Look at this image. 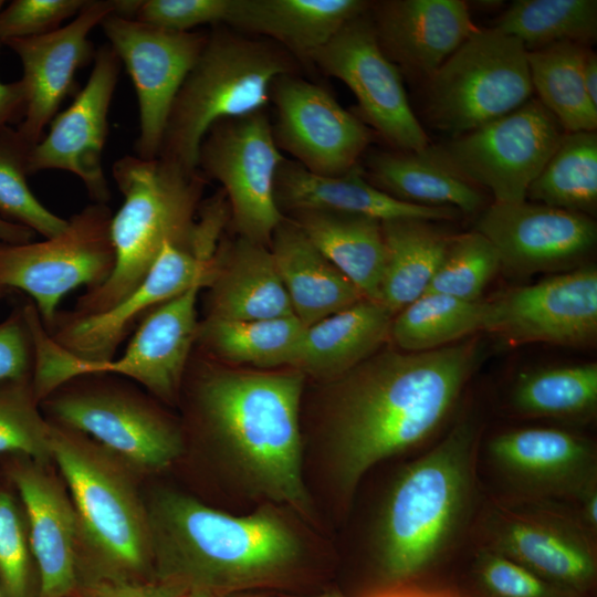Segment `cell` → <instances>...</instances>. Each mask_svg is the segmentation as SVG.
<instances>
[{
  "label": "cell",
  "mask_w": 597,
  "mask_h": 597,
  "mask_svg": "<svg viewBox=\"0 0 597 597\" xmlns=\"http://www.w3.org/2000/svg\"><path fill=\"white\" fill-rule=\"evenodd\" d=\"M480 353L474 341L419 353L386 349L337 378L328 430L334 481L344 500L354 498L373 470L420 452L448 430Z\"/></svg>",
  "instance_id": "obj_1"
},
{
  "label": "cell",
  "mask_w": 597,
  "mask_h": 597,
  "mask_svg": "<svg viewBox=\"0 0 597 597\" xmlns=\"http://www.w3.org/2000/svg\"><path fill=\"white\" fill-rule=\"evenodd\" d=\"M485 428L461 408L431 446L397 465L375 509L367 547L373 567L391 589L415 588L436 570L455 565L471 544L485 498L476 454Z\"/></svg>",
  "instance_id": "obj_2"
},
{
  "label": "cell",
  "mask_w": 597,
  "mask_h": 597,
  "mask_svg": "<svg viewBox=\"0 0 597 597\" xmlns=\"http://www.w3.org/2000/svg\"><path fill=\"white\" fill-rule=\"evenodd\" d=\"M156 580L217 597L270 583L294 566L301 543L272 510L234 516L163 491L146 506Z\"/></svg>",
  "instance_id": "obj_3"
},
{
  "label": "cell",
  "mask_w": 597,
  "mask_h": 597,
  "mask_svg": "<svg viewBox=\"0 0 597 597\" xmlns=\"http://www.w3.org/2000/svg\"><path fill=\"white\" fill-rule=\"evenodd\" d=\"M202 367L196 402L205 428L252 488L306 512L298 425L304 374Z\"/></svg>",
  "instance_id": "obj_4"
},
{
  "label": "cell",
  "mask_w": 597,
  "mask_h": 597,
  "mask_svg": "<svg viewBox=\"0 0 597 597\" xmlns=\"http://www.w3.org/2000/svg\"><path fill=\"white\" fill-rule=\"evenodd\" d=\"M112 176L124 196L111 221L114 270L77 300L71 311L76 315L116 305L144 280L166 242L198 253L197 214L208 181L198 169L190 171L161 157L126 155L114 163Z\"/></svg>",
  "instance_id": "obj_5"
},
{
  "label": "cell",
  "mask_w": 597,
  "mask_h": 597,
  "mask_svg": "<svg viewBox=\"0 0 597 597\" xmlns=\"http://www.w3.org/2000/svg\"><path fill=\"white\" fill-rule=\"evenodd\" d=\"M279 44L214 25L171 105L158 157L197 170L200 143L217 122L264 109L274 81L297 71Z\"/></svg>",
  "instance_id": "obj_6"
},
{
  "label": "cell",
  "mask_w": 597,
  "mask_h": 597,
  "mask_svg": "<svg viewBox=\"0 0 597 597\" xmlns=\"http://www.w3.org/2000/svg\"><path fill=\"white\" fill-rule=\"evenodd\" d=\"M51 453L96 561L92 580L143 582L153 568L147 511L124 470L101 446L55 423Z\"/></svg>",
  "instance_id": "obj_7"
},
{
  "label": "cell",
  "mask_w": 597,
  "mask_h": 597,
  "mask_svg": "<svg viewBox=\"0 0 597 597\" xmlns=\"http://www.w3.org/2000/svg\"><path fill=\"white\" fill-rule=\"evenodd\" d=\"M476 472L498 501L573 504L597 484V442L578 428L514 426L482 432Z\"/></svg>",
  "instance_id": "obj_8"
},
{
  "label": "cell",
  "mask_w": 597,
  "mask_h": 597,
  "mask_svg": "<svg viewBox=\"0 0 597 597\" xmlns=\"http://www.w3.org/2000/svg\"><path fill=\"white\" fill-rule=\"evenodd\" d=\"M471 544L496 552L582 596L593 597L596 590L597 536L566 503L498 501L485 495Z\"/></svg>",
  "instance_id": "obj_9"
},
{
  "label": "cell",
  "mask_w": 597,
  "mask_h": 597,
  "mask_svg": "<svg viewBox=\"0 0 597 597\" xmlns=\"http://www.w3.org/2000/svg\"><path fill=\"white\" fill-rule=\"evenodd\" d=\"M527 51L495 28L475 31L427 80L433 124L458 137L531 100Z\"/></svg>",
  "instance_id": "obj_10"
},
{
  "label": "cell",
  "mask_w": 597,
  "mask_h": 597,
  "mask_svg": "<svg viewBox=\"0 0 597 597\" xmlns=\"http://www.w3.org/2000/svg\"><path fill=\"white\" fill-rule=\"evenodd\" d=\"M112 217L106 203L93 202L67 219L60 233L43 241H0V289L25 292L49 327L65 294L82 285L93 290L112 274Z\"/></svg>",
  "instance_id": "obj_11"
},
{
  "label": "cell",
  "mask_w": 597,
  "mask_h": 597,
  "mask_svg": "<svg viewBox=\"0 0 597 597\" xmlns=\"http://www.w3.org/2000/svg\"><path fill=\"white\" fill-rule=\"evenodd\" d=\"M284 159L265 108L214 123L198 149L197 169L221 184L239 237L268 248L285 218L274 197Z\"/></svg>",
  "instance_id": "obj_12"
},
{
  "label": "cell",
  "mask_w": 597,
  "mask_h": 597,
  "mask_svg": "<svg viewBox=\"0 0 597 597\" xmlns=\"http://www.w3.org/2000/svg\"><path fill=\"white\" fill-rule=\"evenodd\" d=\"M565 132L555 117L531 98L515 111L437 146L444 159L494 202L526 200L531 184Z\"/></svg>",
  "instance_id": "obj_13"
},
{
  "label": "cell",
  "mask_w": 597,
  "mask_h": 597,
  "mask_svg": "<svg viewBox=\"0 0 597 597\" xmlns=\"http://www.w3.org/2000/svg\"><path fill=\"white\" fill-rule=\"evenodd\" d=\"M368 10L348 21L308 62L349 87L358 117L394 150H423L428 136L409 104L399 69L377 41Z\"/></svg>",
  "instance_id": "obj_14"
},
{
  "label": "cell",
  "mask_w": 597,
  "mask_h": 597,
  "mask_svg": "<svg viewBox=\"0 0 597 597\" xmlns=\"http://www.w3.org/2000/svg\"><path fill=\"white\" fill-rule=\"evenodd\" d=\"M42 402L54 423L91 436L137 469H164L184 450L174 423L147 401L118 387H59Z\"/></svg>",
  "instance_id": "obj_15"
},
{
  "label": "cell",
  "mask_w": 597,
  "mask_h": 597,
  "mask_svg": "<svg viewBox=\"0 0 597 597\" xmlns=\"http://www.w3.org/2000/svg\"><path fill=\"white\" fill-rule=\"evenodd\" d=\"M101 27L135 87L139 111L136 156L156 158L174 100L209 32H177L115 13Z\"/></svg>",
  "instance_id": "obj_16"
},
{
  "label": "cell",
  "mask_w": 597,
  "mask_h": 597,
  "mask_svg": "<svg viewBox=\"0 0 597 597\" xmlns=\"http://www.w3.org/2000/svg\"><path fill=\"white\" fill-rule=\"evenodd\" d=\"M270 101L275 106L271 125L277 148L306 170L341 176L360 164L374 132L324 86L296 73L284 74L274 81Z\"/></svg>",
  "instance_id": "obj_17"
},
{
  "label": "cell",
  "mask_w": 597,
  "mask_h": 597,
  "mask_svg": "<svg viewBox=\"0 0 597 597\" xmlns=\"http://www.w3.org/2000/svg\"><path fill=\"white\" fill-rule=\"evenodd\" d=\"M214 272L216 255L166 242L144 280L116 305L93 315L57 312L45 329L56 345L85 364L113 360L137 321L191 287H208Z\"/></svg>",
  "instance_id": "obj_18"
},
{
  "label": "cell",
  "mask_w": 597,
  "mask_h": 597,
  "mask_svg": "<svg viewBox=\"0 0 597 597\" xmlns=\"http://www.w3.org/2000/svg\"><path fill=\"white\" fill-rule=\"evenodd\" d=\"M484 331L519 344H590L597 334L596 268H576L488 301Z\"/></svg>",
  "instance_id": "obj_19"
},
{
  "label": "cell",
  "mask_w": 597,
  "mask_h": 597,
  "mask_svg": "<svg viewBox=\"0 0 597 597\" xmlns=\"http://www.w3.org/2000/svg\"><path fill=\"white\" fill-rule=\"evenodd\" d=\"M122 63L106 43L96 50L85 86L50 123L49 133L32 147L28 172L59 169L77 176L94 202L111 197L103 168L108 133V112Z\"/></svg>",
  "instance_id": "obj_20"
},
{
  "label": "cell",
  "mask_w": 597,
  "mask_h": 597,
  "mask_svg": "<svg viewBox=\"0 0 597 597\" xmlns=\"http://www.w3.org/2000/svg\"><path fill=\"white\" fill-rule=\"evenodd\" d=\"M475 231L492 243L501 266L519 274L574 266L597 241L591 217L526 200L493 202L479 217Z\"/></svg>",
  "instance_id": "obj_21"
},
{
  "label": "cell",
  "mask_w": 597,
  "mask_h": 597,
  "mask_svg": "<svg viewBox=\"0 0 597 597\" xmlns=\"http://www.w3.org/2000/svg\"><path fill=\"white\" fill-rule=\"evenodd\" d=\"M115 11L114 0H87L70 23L43 35L4 43L19 57L20 78L27 95L23 119L15 127L30 145H36L44 128L72 91L76 72L94 61L91 31Z\"/></svg>",
  "instance_id": "obj_22"
},
{
  "label": "cell",
  "mask_w": 597,
  "mask_h": 597,
  "mask_svg": "<svg viewBox=\"0 0 597 597\" xmlns=\"http://www.w3.org/2000/svg\"><path fill=\"white\" fill-rule=\"evenodd\" d=\"M200 290L191 287L150 311L119 358L102 364L76 359L74 377L112 374L133 379L163 400L174 399L197 342Z\"/></svg>",
  "instance_id": "obj_23"
},
{
  "label": "cell",
  "mask_w": 597,
  "mask_h": 597,
  "mask_svg": "<svg viewBox=\"0 0 597 597\" xmlns=\"http://www.w3.org/2000/svg\"><path fill=\"white\" fill-rule=\"evenodd\" d=\"M25 514L38 573L36 597H71L81 585L77 556L78 520L72 501L35 462L9 470Z\"/></svg>",
  "instance_id": "obj_24"
},
{
  "label": "cell",
  "mask_w": 597,
  "mask_h": 597,
  "mask_svg": "<svg viewBox=\"0 0 597 597\" xmlns=\"http://www.w3.org/2000/svg\"><path fill=\"white\" fill-rule=\"evenodd\" d=\"M368 12L387 57L426 80L476 29L462 0H383Z\"/></svg>",
  "instance_id": "obj_25"
},
{
  "label": "cell",
  "mask_w": 597,
  "mask_h": 597,
  "mask_svg": "<svg viewBox=\"0 0 597 597\" xmlns=\"http://www.w3.org/2000/svg\"><path fill=\"white\" fill-rule=\"evenodd\" d=\"M274 197L284 217L300 210H322L379 221L412 219L433 222L451 220L458 214L453 208L416 206L387 195L365 178L360 164L341 176H322L285 158L276 172Z\"/></svg>",
  "instance_id": "obj_26"
},
{
  "label": "cell",
  "mask_w": 597,
  "mask_h": 597,
  "mask_svg": "<svg viewBox=\"0 0 597 597\" xmlns=\"http://www.w3.org/2000/svg\"><path fill=\"white\" fill-rule=\"evenodd\" d=\"M365 0H233L227 25L270 40L297 61L325 45L348 21L366 12Z\"/></svg>",
  "instance_id": "obj_27"
},
{
  "label": "cell",
  "mask_w": 597,
  "mask_h": 597,
  "mask_svg": "<svg viewBox=\"0 0 597 597\" xmlns=\"http://www.w3.org/2000/svg\"><path fill=\"white\" fill-rule=\"evenodd\" d=\"M208 287V318L253 321L294 315L270 248L241 237L220 242Z\"/></svg>",
  "instance_id": "obj_28"
},
{
  "label": "cell",
  "mask_w": 597,
  "mask_h": 597,
  "mask_svg": "<svg viewBox=\"0 0 597 597\" xmlns=\"http://www.w3.org/2000/svg\"><path fill=\"white\" fill-rule=\"evenodd\" d=\"M270 250L294 315L306 327L365 298L291 219L272 234Z\"/></svg>",
  "instance_id": "obj_29"
},
{
  "label": "cell",
  "mask_w": 597,
  "mask_h": 597,
  "mask_svg": "<svg viewBox=\"0 0 597 597\" xmlns=\"http://www.w3.org/2000/svg\"><path fill=\"white\" fill-rule=\"evenodd\" d=\"M360 165L371 185L407 203L449 207L464 213L483 205L478 187L459 174L437 146L420 151L373 150Z\"/></svg>",
  "instance_id": "obj_30"
},
{
  "label": "cell",
  "mask_w": 597,
  "mask_h": 597,
  "mask_svg": "<svg viewBox=\"0 0 597 597\" xmlns=\"http://www.w3.org/2000/svg\"><path fill=\"white\" fill-rule=\"evenodd\" d=\"M394 316L380 302L363 298L306 327L294 367L314 377H342L378 352Z\"/></svg>",
  "instance_id": "obj_31"
},
{
  "label": "cell",
  "mask_w": 597,
  "mask_h": 597,
  "mask_svg": "<svg viewBox=\"0 0 597 597\" xmlns=\"http://www.w3.org/2000/svg\"><path fill=\"white\" fill-rule=\"evenodd\" d=\"M289 219L365 298L379 302L385 266L381 221L322 210L295 211L289 214Z\"/></svg>",
  "instance_id": "obj_32"
},
{
  "label": "cell",
  "mask_w": 597,
  "mask_h": 597,
  "mask_svg": "<svg viewBox=\"0 0 597 597\" xmlns=\"http://www.w3.org/2000/svg\"><path fill=\"white\" fill-rule=\"evenodd\" d=\"M511 417L556 420L578 428L597 415L595 363L544 367L520 373L506 395Z\"/></svg>",
  "instance_id": "obj_33"
},
{
  "label": "cell",
  "mask_w": 597,
  "mask_h": 597,
  "mask_svg": "<svg viewBox=\"0 0 597 597\" xmlns=\"http://www.w3.org/2000/svg\"><path fill=\"white\" fill-rule=\"evenodd\" d=\"M385 266L379 302L394 315L425 294L442 263L450 238L430 221H381Z\"/></svg>",
  "instance_id": "obj_34"
},
{
  "label": "cell",
  "mask_w": 597,
  "mask_h": 597,
  "mask_svg": "<svg viewBox=\"0 0 597 597\" xmlns=\"http://www.w3.org/2000/svg\"><path fill=\"white\" fill-rule=\"evenodd\" d=\"M306 326L295 316L253 321L208 318L197 343L217 359L256 367L294 366Z\"/></svg>",
  "instance_id": "obj_35"
},
{
  "label": "cell",
  "mask_w": 597,
  "mask_h": 597,
  "mask_svg": "<svg viewBox=\"0 0 597 597\" xmlns=\"http://www.w3.org/2000/svg\"><path fill=\"white\" fill-rule=\"evenodd\" d=\"M586 51V45L567 41L527 51L533 92L565 133L597 128V107L587 95L582 73Z\"/></svg>",
  "instance_id": "obj_36"
},
{
  "label": "cell",
  "mask_w": 597,
  "mask_h": 597,
  "mask_svg": "<svg viewBox=\"0 0 597 597\" xmlns=\"http://www.w3.org/2000/svg\"><path fill=\"white\" fill-rule=\"evenodd\" d=\"M488 301H463L426 292L392 318L389 336L402 352L441 348L484 331Z\"/></svg>",
  "instance_id": "obj_37"
},
{
  "label": "cell",
  "mask_w": 597,
  "mask_h": 597,
  "mask_svg": "<svg viewBox=\"0 0 597 597\" xmlns=\"http://www.w3.org/2000/svg\"><path fill=\"white\" fill-rule=\"evenodd\" d=\"M535 203L591 216L597 208V134L565 133L527 189Z\"/></svg>",
  "instance_id": "obj_38"
},
{
  "label": "cell",
  "mask_w": 597,
  "mask_h": 597,
  "mask_svg": "<svg viewBox=\"0 0 597 597\" xmlns=\"http://www.w3.org/2000/svg\"><path fill=\"white\" fill-rule=\"evenodd\" d=\"M493 28L517 39L526 51L565 41L586 45L597 35V1L516 0Z\"/></svg>",
  "instance_id": "obj_39"
},
{
  "label": "cell",
  "mask_w": 597,
  "mask_h": 597,
  "mask_svg": "<svg viewBox=\"0 0 597 597\" xmlns=\"http://www.w3.org/2000/svg\"><path fill=\"white\" fill-rule=\"evenodd\" d=\"M461 569L455 597H585L557 586L514 561L470 544L455 563Z\"/></svg>",
  "instance_id": "obj_40"
},
{
  "label": "cell",
  "mask_w": 597,
  "mask_h": 597,
  "mask_svg": "<svg viewBox=\"0 0 597 597\" xmlns=\"http://www.w3.org/2000/svg\"><path fill=\"white\" fill-rule=\"evenodd\" d=\"M30 146L15 127L0 130V218L24 227L44 239L60 233L67 219L55 214L28 185Z\"/></svg>",
  "instance_id": "obj_41"
},
{
  "label": "cell",
  "mask_w": 597,
  "mask_h": 597,
  "mask_svg": "<svg viewBox=\"0 0 597 597\" xmlns=\"http://www.w3.org/2000/svg\"><path fill=\"white\" fill-rule=\"evenodd\" d=\"M32 378L0 384V453H15L38 464L52 460L51 422L38 409Z\"/></svg>",
  "instance_id": "obj_42"
},
{
  "label": "cell",
  "mask_w": 597,
  "mask_h": 597,
  "mask_svg": "<svg viewBox=\"0 0 597 597\" xmlns=\"http://www.w3.org/2000/svg\"><path fill=\"white\" fill-rule=\"evenodd\" d=\"M501 263L492 243L472 231L450 238L447 253L427 292L479 301Z\"/></svg>",
  "instance_id": "obj_43"
},
{
  "label": "cell",
  "mask_w": 597,
  "mask_h": 597,
  "mask_svg": "<svg viewBox=\"0 0 597 597\" xmlns=\"http://www.w3.org/2000/svg\"><path fill=\"white\" fill-rule=\"evenodd\" d=\"M34 568L22 504L11 493L0 490V586L3 597H36Z\"/></svg>",
  "instance_id": "obj_44"
},
{
  "label": "cell",
  "mask_w": 597,
  "mask_h": 597,
  "mask_svg": "<svg viewBox=\"0 0 597 597\" xmlns=\"http://www.w3.org/2000/svg\"><path fill=\"white\" fill-rule=\"evenodd\" d=\"M233 0H115V14L163 29L189 32L193 28L226 24Z\"/></svg>",
  "instance_id": "obj_45"
},
{
  "label": "cell",
  "mask_w": 597,
  "mask_h": 597,
  "mask_svg": "<svg viewBox=\"0 0 597 597\" xmlns=\"http://www.w3.org/2000/svg\"><path fill=\"white\" fill-rule=\"evenodd\" d=\"M87 0H13L0 10V45L46 34L76 15Z\"/></svg>",
  "instance_id": "obj_46"
},
{
  "label": "cell",
  "mask_w": 597,
  "mask_h": 597,
  "mask_svg": "<svg viewBox=\"0 0 597 597\" xmlns=\"http://www.w3.org/2000/svg\"><path fill=\"white\" fill-rule=\"evenodd\" d=\"M34 350L23 310L0 323V384L32 378Z\"/></svg>",
  "instance_id": "obj_47"
},
{
  "label": "cell",
  "mask_w": 597,
  "mask_h": 597,
  "mask_svg": "<svg viewBox=\"0 0 597 597\" xmlns=\"http://www.w3.org/2000/svg\"><path fill=\"white\" fill-rule=\"evenodd\" d=\"M182 588L163 582H127L96 579L82 583L80 597H179Z\"/></svg>",
  "instance_id": "obj_48"
},
{
  "label": "cell",
  "mask_w": 597,
  "mask_h": 597,
  "mask_svg": "<svg viewBox=\"0 0 597 597\" xmlns=\"http://www.w3.org/2000/svg\"><path fill=\"white\" fill-rule=\"evenodd\" d=\"M1 46V45H0ZM27 95L21 80L4 83L0 81V130L23 119Z\"/></svg>",
  "instance_id": "obj_49"
},
{
  "label": "cell",
  "mask_w": 597,
  "mask_h": 597,
  "mask_svg": "<svg viewBox=\"0 0 597 597\" xmlns=\"http://www.w3.org/2000/svg\"><path fill=\"white\" fill-rule=\"evenodd\" d=\"M570 507L583 526L597 536V484L585 491Z\"/></svg>",
  "instance_id": "obj_50"
},
{
  "label": "cell",
  "mask_w": 597,
  "mask_h": 597,
  "mask_svg": "<svg viewBox=\"0 0 597 597\" xmlns=\"http://www.w3.org/2000/svg\"><path fill=\"white\" fill-rule=\"evenodd\" d=\"M582 73L587 95L593 105L597 107V56L589 49L584 56Z\"/></svg>",
  "instance_id": "obj_51"
},
{
  "label": "cell",
  "mask_w": 597,
  "mask_h": 597,
  "mask_svg": "<svg viewBox=\"0 0 597 597\" xmlns=\"http://www.w3.org/2000/svg\"><path fill=\"white\" fill-rule=\"evenodd\" d=\"M33 234L31 230L0 218V241L23 243L30 241Z\"/></svg>",
  "instance_id": "obj_52"
},
{
  "label": "cell",
  "mask_w": 597,
  "mask_h": 597,
  "mask_svg": "<svg viewBox=\"0 0 597 597\" xmlns=\"http://www.w3.org/2000/svg\"><path fill=\"white\" fill-rule=\"evenodd\" d=\"M375 597H455L448 590L432 588H400L384 591Z\"/></svg>",
  "instance_id": "obj_53"
},
{
  "label": "cell",
  "mask_w": 597,
  "mask_h": 597,
  "mask_svg": "<svg viewBox=\"0 0 597 597\" xmlns=\"http://www.w3.org/2000/svg\"><path fill=\"white\" fill-rule=\"evenodd\" d=\"M179 597H217L210 593L202 590H186Z\"/></svg>",
  "instance_id": "obj_54"
},
{
  "label": "cell",
  "mask_w": 597,
  "mask_h": 597,
  "mask_svg": "<svg viewBox=\"0 0 597 597\" xmlns=\"http://www.w3.org/2000/svg\"><path fill=\"white\" fill-rule=\"evenodd\" d=\"M310 597H344V596L339 593L332 591V593L322 594L318 596H310Z\"/></svg>",
  "instance_id": "obj_55"
},
{
  "label": "cell",
  "mask_w": 597,
  "mask_h": 597,
  "mask_svg": "<svg viewBox=\"0 0 597 597\" xmlns=\"http://www.w3.org/2000/svg\"><path fill=\"white\" fill-rule=\"evenodd\" d=\"M6 292L7 291H3V290L0 289V298L4 295Z\"/></svg>",
  "instance_id": "obj_56"
},
{
  "label": "cell",
  "mask_w": 597,
  "mask_h": 597,
  "mask_svg": "<svg viewBox=\"0 0 597 597\" xmlns=\"http://www.w3.org/2000/svg\"><path fill=\"white\" fill-rule=\"evenodd\" d=\"M3 6H4V1L0 0V10L2 9Z\"/></svg>",
  "instance_id": "obj_57"
},
{
  "label": "cell",
  "mask_w": 597,
  "mask_h": 597,
  "mask_svg": "<svg viewBox=\"0 0 597 597\" xmlns=\"http://www.w3.org/2000/svg\"><path fill=\"white\" fill-rule=\"evenodd\" d=\"M0 597H3L1 586H0Z\"/></svg>",
  "instance_id": "obj_58"
},
{
  "label": "cell",
  "mask_w": 597,
  "mask_h": 597,
  "mask_svg": "<svg viewBox=\"0 0 597 597\" xmlns=\"http://www.w3.org/2000/svg\"><path fill=\"white\" fill-rule=\"evenodd\" d=\"M245 597H252V596H245Z\"/></svg>",
  "instance_id": "obj_59"
}]
</instances>
